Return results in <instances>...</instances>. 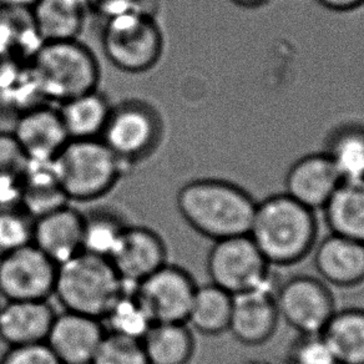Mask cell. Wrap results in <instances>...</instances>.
<instances>
[{"mask_svg": "<svg viewBox=\"0 0 364 364\" xmlns=\"http://www.w3.org/2000/svg\"><path fill=\"white\" fill-rule=\"evenodd\" d=\"M56 312L46 301H6L0 304V339L8 346L46 342Z\"/></svg>", "mask_w": 364, "mask_h": 364, "instance_id": "obj_18", "label": "cell"}, {"mask_svg": "<svg viewBox=\"0 0 364 364\" xmlns=\"http://www.w3.org/2000/svg\"><path fill=\"white\" fill-rule=\"evenodd\" d=\"M196 289L188 271L166 263L137 284L136 294L154 323H186Z\"/></svg>", "mask_w": 364, "mask_h": 364, "instance_id": "obj_11", "label": "cell"}, {"mask_svg": "<svg viewBox=\"0 0 364 364\" xmlns=\"http://www.w3.org/2000/svg\"><path fill=\"white\" fill-rule=\"evenodd\" d=\"M269 267L248 235L215 241L208 252L211 284L232 296L273 286Z\"/></svg>", "mask_w": 364, "mask_h": 364, "instance_id": "obj_8", "label": "cell"}, {"mask_svg": "<svg viewBox=\"0 0 364 364\" xmlns=\"http://www.w3.org/2000/svg\"><path fill=\"white\" fill-rule=\"evenodd\" d=\"M231 309L232 294L213 284L198 286L186 324L206 336L221 334L228 331Z\"/></svg>", "mask_w": 364, "mask_h": 364, "instance_id": "obj_26", "label": "cell"}, {"mask_svg": "<svg viewBox=\"0 0 364 364\" xmlns=\"http://www.w3.org/2000/svg\"><path fill=\"white\" fill-rule=\"evenodd\" d=\"M166 245L154 230L129 225L109 258L125 287H136L166 264Z\"/></svg>", "mask_w": 364, "mask_h": 364, "instance_id": "obj_13", "label": "cell"}, {"mask_svg": "<svg viewBox=\"0 0 364 364\" xmlns=\"http://www.w3.org/2000/svg\"><path fill=\"white\" fill-rule=\"evenodd\" d=\"M233 4L242 8H257V6L266 4L268 0H231Z\"/></svg>", "mask_w": 364, "mask_h": 364, "instance_id": "obj_38", "label": "cell"}, {"mask_svg": "<svg viewBox=\"0 0 364 364\" xmlns=\"http://www.w3.org/2000/svg\"><path fill=\"white\" fill-rule=\"evenodd\" d=\"M321 336L338 364H364V309L336 311Z\"/></svg>", "mask_w": 364, "mask_h": 364, "instance_id": "obj_24", "label": "cell"}, {"mask_svg": "<svg viewBox=\"0 0 364 364\" xmlns=\"http://www.w3.org/2000/svg\"><path fill=\"white\" fill-rule=\"evenodd\" d=\"M314 267L328 284L348 289L364 282V243L331 233L314 253Z\"/></svg>", "mask_w": 364, "mask_h": 364, "instance_id": "obj_19", "label": "cell"}, {"mask_svg": "<svg viewBox=\"0 0 364 364\" xmlns=\"http://www.w3.org/2000/svg\"><path fill=\"white\" fill-rule=\"evenodd\" d=\"M289 364H338L321 334L301 336L289 354Z\"/></svg>", "mask_w": 364, "mask_h": 364, "instance_id": "obj_33", "label": "cell"}, {"mask_svg": "<svg viewBox=\"0 0 364 364\" xmlns=\"http://www.w3.org/2000/svg\"><path fill=\"white\" fill-rule=\"evenodd\" d=\"M323 211L332 233L364 243V178L341 182Z\"/></svg>", "mask_w": 364, "mask_h": 364, "instance_id": "obj_23", "label": "cell"}, {"mask_svg": "<svg viewBox=\"0 0 364 364\" xmlns=\"http://www.w3.org/2000/svg\"><path fill=\"white\" fill-rule=\"evenodd\" d=\"M164 34L156 18L132 11L105 21L102 50L117 70L142 74L159 64L164 53Z\"/></svg>", "mask_w": 364, "mask_h": 364, "instance_id": "obj_6", "label": "cell"}, {"mask_svg": "<svg viewBox=\"0 0 364 364\" xmlns=\"http://www.w3.org/2000/svg\"><path fill=\"white\" fill-rule=\"evenodd\" d=\"M317 233L314 211L281 193L256 203L248 236L269 266H289L312 251Z\"/></svg>", "mask_w": 364, "mask_h": 364, "instance_id": "obj_2", "label": "cell"}, {"mask_svg": "<svg viewBox=\"0 0 364 364\" xmlns=\"http://www.w3.org/2000/svg\"><path fill=\"white\" fill-rule=\"evenodd\" d=\"M29 159L8 132H0V208L21 206V185Z\"/></svg>", "mask_w": 364, "mask_h": 364, "instance_id": "obj_30", "label": "cell"}, {"mask_svg": "<svg viewBox=\"0 0 364 364\" xmlns=\"http://www.w3.org/2000/svg\"><path fill=\"white\" fill-rule=\"evenodd\" d=\"M137 3L139 0H89V6L90 11L97 13L107 21L112 16L136 11Z\"/></svg>", "mask_w": 364, "mask_h": 364, "instance_id": "obj_35", "label": "cell"}, {"mask_svg": "<svg viewBox=\"0 0 364 364\" xmlns=\"http://www.w3.org/2000/svg\"><path fill=\"white\" fill-rule=\"evenodd\" d=\"M91 364H149L141 341L107 332Z\"/></svg>", "mask_w": 364, "mask_h": 364, "instance_id": "obj_32", "label": "cell"}, {"mask_svg": "<svg viewBox=\"0 0 364 364\" xmlns=\"http://www.w3.org/2000/svg\"><path fill=\"white\" fill-rule=\"evenodd\" d=\"M127 228L129 223L114 208H94L82 213V251L109 259Z\"/></svg>", "mask_w": 364, "mask_h": 364, "instance_id": "obj_27", "label": "cell"}, {"mask_svg": "<svg viewBox=\"0 0 364 364\" xmlns=\"http://www.w3.org/2000/svg\"><path fill=\"white\" fill-rule=\"evenodd\" d=\"M39 0H0V8L31 11Z\"/></svg>", "mask_w": 364, "mask_h": 364, "instance_id": "obj_37", "label": "cell"}, {"mask_svg": "<svg viewBox=\"0 0 364 364\" xmlns=\"http://www.w3.org/2000/svg\"><path fill=\"white\" fill-rule=\"evenodd\" d=\"M124 287L107 258L82 251L58 266L53 296L64 311L102 319Z\"/></svg>", "mask_w": 364, "mask_h": 364, "instance_id": "obj_5", "label": "cell"}, {"mask_svg": "<svg viewBox=\"0 0 364 364\" xmlns=\"http://www.w3.org/2000/svg\"><path fill=\"white\" fill-rule=\"evenodd\" d=\"M109 333L141 341L151 328L154 321L136 294V287H124L122 294L102 318Z\"/></svg>", "mask_w": 364, "mask_h": 364, "instance_id": "obj_28", "label": "cell"}, {"mask_svg": "<svg viewBox=\"0 0 364 364\" xmlns=\"http://www.w3.org/2000/svg\"><path fill=\"white\" fill-rule=\"evenodd\" d=\"M69 203L54 162L29 161L21 185V208L36 218Z\"/></svg>", "mask_w": 364, "mask_h": 364, "instance_id": "obj_22", "label": "cell"}, {"mask_svg": "<svg viewBox=\"0 0 364 364\" xmlns=\"http://www.w3.org/2000/svg\"><path fill=\"white\" fill-rule=\"evenodd\" d=\"M89 11V0H39L31 16L43 43L74 41L79 39Z\"/></svg>", "mask_w": 364, "mask_h": 364, "instance_id": "obj_20", "label": "cell"}, {"mask_svg": "<svg viewBox=\"0 0 364 364\" xmlns=\"http://www.w3.org/2000/svg\"><path fill=\"white\" fill-rule=\"evenodd\" d=\"M105 334L102 319L63 311L56 314L46 343L63 364H91Z\"/></svg>", "mask_w": 364, "mask_h": 364, "instance_id": "obj_14", "label": "cell"}, {"mask_svg": "<svg viewBox=\"0 0 364 364\" xmlns=\"http://www.w3.org/2000/svg\"><path fill=\"white\" fill-rule=\"evenodd\" d=\"M341 182L338 172L326 152L309 154L289 167L284 193L312 211L323 210Z\"/></svg>", "mask_w": 364, "mask_h": 364, "instance_id": "obj_16", "label": "cell"}, {"mask_svg": "<svg viewBox=\"0 0 364 364\" xmlns=\"http://www.w3.org/2000/svg\"><path fill=\"white\" fill-rule=\"evenodd\" d=\"M31 68L41 97L54 105L97 90L102 77L97 55L79 39L43 43Z\"/></svg>", "mask_w": 364, "mask_h": 364, "instance_id": "obj_3", "label": "cell"}, {"mask_svg": "<svg viewBox=\"0 0 364 364\" xmlns=\"http://www.w3.org/2000/svg\"><path fill=\"white\" fill-rule=\"evenodd\" d=\"M279 316L301 336L321 334L336 309L326 284L309 276H296L274 292Z\"/></svg>", "mask_w": 364, "mask_h": 364, "instance_id": "obj_9", "label": "cell"}, {"mask_svg": "<svg viewBox=\"0 0 364 364\" xmlns=\"http://www.w3.org/2000/svg\"><path fill=\"white\" fill-rule=\"evenodd\" d=\"M149 364H188L195 339L186 323H154L141 339Z\"/></svg>", "mask_w": 364, "mask_h": 364, "instance_id": "obj_25", "label": "cell"}, {"mask_svg": "<svg viewBox=\"0 0 364 364\" xmlns=\"http://www.w3.org/2000/svg\"><path fill=\"white\" fill-rule=\"evenodd\" d=\"M321 6L333 11H352L364 6V0H317Z\"/></svg>", "mask_w": 364, "mask_h": 364, "instance_id": "obj_36", "label": "cell"}, {"mask_svg": "<svg viewBox=\"0 0 364 364\" xmlns=\"http://www.w3.org/2000/svg\"><path fill=\"white\" fill-rule=\"evenodd\" d=\"M56 107L69 139L89 140L102 137L112 104L102 91L97 89Z\"/></svg>", "mask_w": 364, "mask_h": 364, "instance_id": "obj_21", "label": "cell"}, {"mask_svg": "<svg viewBox=\"0 0 364 364\" xmlns=\"http://www.w3.org/2000/svg\"><path fill=\"white\" fill-rule=\"evenodd\" d=\"M31 243L58 266L82 252V213L68 203L34 218Z\"/></svg>", "mask_w": 364, "mask_h": 364, "instance_id": "obj_17", "label": "cell"}, {"mask_svg": "<svg viewBox=\"0 0 364 364\" xmlns=\"http://www.w3.org/2000/svg\"><path fill=\"white\" fill-rule=\"evenodd\" d=\"M34 218L21 208H0V256L31 245Z\"/></svg>", "mask_w": 364, "mask_h": 364, "instance_id": "obj_31", "label": "cell"}, {"mask_svg": "<svg viewBox=\"0 0 364 364\" xmlns=\"http://www.w3.org/2000/svg\"><path fill=\"white\" fill-rule=\"evenodd\" d=\"M326 154L342 181L364 178V127H338L329 137Z\"/></svg>", "mask_w": 364, "mask_h": 364, "instance_id": "obj_29", "label": "cell"}, {"mask_svg": "<svg viewBox=\"0 0 364 364\" xmlns=\"http://www.w3.org/2000/svg\"><path fill=\"white\" fill-rule=\"evenodd\" d=\"M53 162L66 198L77 203L104 198L127 168L100 139L69 140Z\"/></svg>", "mask_w": 364, "mask_h": 364, "instance_id": "obj_4", "label": "cell"}, {"mask_svg": "<svg viewBox=\"0 0 364 364\" xmlns=\"http://www.w3.org/2000/svg\"><path fill=\"white\" fill-rule=\"evenodd\" d=\"M11 134L29 161H54L70 140L58 107L50 102H41L16 115Z\"/></svg>", "mask_w": 364, "mask_h": 364, "instance_id": "obj_12", "label": "cell"}, {"mask_svg": "<svg viewBox=\"0 0 364 364\" xmlns=\"http://www.w3.org/2000/svg\"><path fill=\"white\" fill-rule=\"evenodd\" d=\"M58 264L33 243L0 256V296L6 301H46L54 294Z\"/></svg>", "mask_w": 364, "mask_h": 364, "instance_id": "obj_10", "label": "cell"}, {"mask_svg": "<svg viewBox=\"0 0 364 364\" xmlns=\"http://www.w3.org/2000/svg\"><path fill=\"white\" fill-rule=\"evenodd\" d=\"M274 292L268 286L232 296L228 331L238 342L258 346L272 337L279 319Z\"/></svg>", "mask_w": 364, "mask_h": 364, "instance_id": "obj_15", "label": "cell"}, {"mask_svg": "<svg viewBox=\"0 0 364 364\" xmlns=\"http://www.w3.org/2000/svg\"><path fill=\"white\" fill-rule=\"evenodd\" d=\"M164 122L160 112L141 99L112 105L102 140L127 166L151 156L161 144Z\"/></svg>", "mask_w": 364, "mask_h": 364, "instance_id": "obj_7", "label": "cell"}, {"mask_svg": "<svg viewBox=\"0 0 364 364\" xmlns=\"http://www.w3.org/2000/svg\"><path fill=\"white\" fill-rule=\"evenodd\" d=\"M0 364H63L46 342L8 347Z\"/></svg>", "mask_w": 364, "mask_h": 364, "instance_id": "obj_34", "label": "cell"}, {"mask_svg": "<svg viewBox=\"0 0 364 364\" xmlns=\"http://www.w3.org/2000/svg\"><path fill=\"white\" fill-rule=\"evenodd\" d=\"M177 210L188 226L213 241L248 235L256 203L232 182L198 178L177 193Z\"/></svg>", "mask_w": 364, "mask_h": 364, "instance_id": "obj_1", "label": "cell"}]
</instances>
